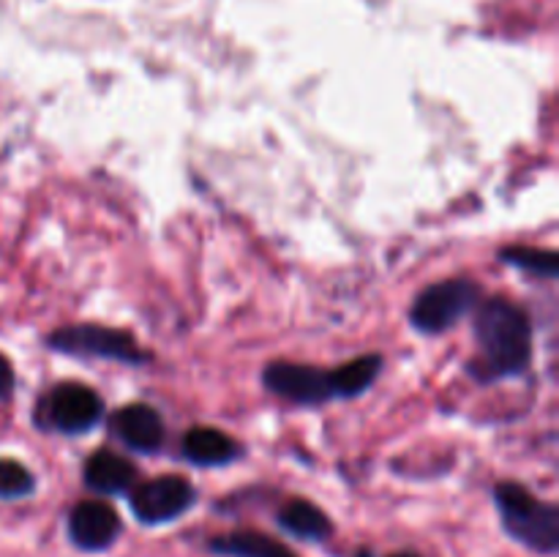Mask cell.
<instances>
[{
    "label": "cell",
    "mask_w": 559,
    "mask_h": 557,
    "mask_svg": "<svg viewBox=\"0 0 559 557\" xmlns=\"http://www.w3.org/2000/svg\"><path fill=\"white\" fill-rule=\"evenodd\" d=\"M478 355L469 360V375L480 382L522 375L533 358V325L522 306L506 298H491L475 315Z\"/></svg>",
    "instance_id": "1"
},
{
    "label": "cell",
    "mask_w": 559,
    "mask_h": 557,
    "mask_svg": "<svg viewBox=\"0 0 559 557\" xmlns=\"http://www.w3.org/2000/svg\"><path fill=\"white\" fill-rule=\"evenodd\" d=\"M508 535L540 555H555L559 546V508L530 495L519 484H500L495 491Z\"/></svg>",
    "instance_id": "2"
},
{
    "label": "cell",
    "mask_w": 559,
    "mask_h": 557,
    "mask_svg": "<svg viewBox=\"0 0 559 557\" xmlns=\"http://www.w3.org/2000/svg\"><path fill=\"white\" fill-rule=\"evenodd\" d=\"M49 349L74 358H107L120 360V364H145L147 353L136 344V339L129 331L107 325H66L49 333Z\"/></svg>",
    "instance_id": "3"
},
{
    "label": "cell",
    "mask_w": 559,
    "mask_h": 557,
    "mask_svg": "<svg viewBox=\"0 0 559 557\" xmlns=\"http://www.w3.org/2000/svg\"><path fill=\"white\" fill-rule=\"evenodd\" d=\"M480 289L478 284L469 278H445L415 298L413 309H409V322L415 331L420 333H442L448 328L456 325L462 317L478 306Z\"/></svg>",
    "instance_id": "4"
},
{
    "label": "cell",
    "mask_w": 559,
    "mask_h": 557,
    "mask_svg": "<svg viewBox=\"0 0 559 557\" xmlns=\"http://www.w3.org/2000/svg\"><path fill=\"white\" fill-rule=\"evenodd\" d=\"M102 396L82 382H60L44 396L38 407L41 426H49L60 435H85L102 420Z\"/></svg>",
    "instance_id": "5"
},
{
    "label": "cell",
    "mask_w": 559,
    "mask_h": 557,
    "mask_svg": "<svg viewBox=\"0 0 559 557\" xmlns=\"http://www.w3.org/2000/svg\"><path fill=\"white\" fill-rule=\"evenodd\" d=\"M197 491L183 475H156L131 491V511L142 524H164L189 511Z\"/></svg>",
    "instance_id": "6"
},
{
    "label": "cell",
    "mask_w": 559,
    "mask_h": 557,
    "mask_svg": "<svg viewBox=\"0 0 559 557\" xmlns=\"http://www.w3.org/2000/svg\"><path fill=\"white\" fill-rule=\"evenodd\" d=\"M262 382L271 393L287 399V402L304 404V407H317V404L333 399L328 371L309 364H287V360L267 364L262 371Z\"/></svg>",
    "instance_id": "7"
},
{
    "label": "cell",
    "mask_w": 559,
    "mask_h": 557,
    "mask_svg": "<svg viewBox=\"0 0 559 557\" xmlns=\"http://www.w3.org/2000/svg\"><path fill=\"white\" fill-rule=\"evenodd\" d=\"M120 524L118 511L104 500H82L69 513V535L74 546L85 552H102L118 541Z\"/></svg>",
    "instance_id": "8"
},
{
    "label": "cell",
    "mask_w": 559,
    "mask_h": 557,
    "mask_svg": "<svg viewBox=\"0 0 559 557\" xmlns=\"http://www.w3.org/2000/svg\"><path fill=\"white\" fill-rule=\"evenodd\" d=\"M109 431L123 440L131 451L156 453L164 446V420L151 404H126L109 418Z\"/></svg>",
    "instance_id": "9"
},
{
    "label": "cell",
    "mask_w": 559,
    "mask_h": 557,
    "mask_svg": "<svg viewBox=\"0 0 559 557\" xmlns=\"http://www.w3.org/2000/svg\"><path fill=\"white\" fill-rule=\"evenodd\" d=\"M180 453L197 467H222L240 457V446L216 426H194L183 435Z\"/></svg>",
    "instance_id": "10"
},
{
    "label": "cell",
    "mask_w": 559,
    "mask_h": 557,
    "mask_svg": "<svg viewBox=\"0 0 559 557\" xmlns=\"http://www.w3.org/2000/svg\"><path fill=\"white\" fill-rule=\"evenodd\" d=\"M136 467L109 448H98L85 462V484L98 495H123L134 486Z\"/></svg>",
    "instance_id": "11"
},
{
    "label": "cell",
    "mask_w": 559,
    "mask_h": 557,
    "mask_svg": "<svg viewBox=\"0 0 559 557\" xmlns=\"http://www.w3.org/2000/svg\"><path fill=\"white\" fill-rule=\"evenodd\" d=\"M207 546L224 557H298L282 541L257 533V530H238V533L218 535Z\"/></svg>",
    "instance_id": "12"
},
{
    "label": "cell",
    "mask_w": 559,
    "mask_h": 557,
    "mask_svg": "<svg viewBox=\"0 0 559 557\" xmlns=\"http://www.w3.org/2000/svg\"><path fill=\"white\" fill-rule=\"evenodd\" d=\"M278 524L289 535H298L304 541H325L333 533V524L328 519V513L322 508H317L314 502L304 500V497H295V500L284 502V508L278 511Z\"/></svg>",
    "instance_id": "13"
},
{
    "label": "cell",
    "mask_w": 559,
    "mask_h": 557,
    "mask_svg": "<svg viewBox=\"0 0 559 557\" xmlns=\"http://www.w3.org/2000/svg\"><path fill=\"white\" fill-rule=\"evenodd\" d=\"M382 366H385L382 355L371 353V355H360V358L347 360V364H342L338 369L328 371V377H331L333 399L360 396V393H364L366 388L380 377Z\"/></svg>",
    "instance_id": "14"
},
{
    "label": "cell",
    "mask_w": 559,
    "mask_h": 557,
    "mask_svg": "<svg viewBox=\"0 0 559 557\" xmlns=\"http://www.w3.org/2000/svg\"><path fill=\"white\" fill-rule=\"evenodd\" d=\"M500 260L522 271L538 273V276L557 278L559 276V257L549 249H535V246H508L500 251Z\"/></svg>",
    "instance_id": "15"
},
{
    "label": "cell",
    "mask_w": 559,
    "mask_h": 557,
    "mask_svg": "<svg viewBox=\"0 0 559 557\" xmlns=\"http://www.w3.org/2000/svg\"><path fill=\"white\" fill-rule=\"evenodd\" d=\"M36 481L33 473L16 459H0V497L5 500H14V497L31 495Z\"/></svg>",
    "instance_id": "16"
},
{
    "label": "cell",
    "mask_w": 559,
    "mask_h": 557,
    "mask_svg": "<svg viewBox=\"0 0 559 557\" xmlns=\"http://www.w3.org/2000/svg\"><path fill=\"white\" fill-rule=\"evenodd\" d=\"M11 388H14V369H11L9 360L0 355V399L9 396Z\"/></svg>",
    "instance_id": "17"
},
{
    "label": "cell",
    "mask_w": 559,
    "mask_h": 557,
    "mask_svg": "<svg viewBox=\"0 0 559 557\" xmlns=\"http://www.w3.org/2000/svg\"><path fill=\"white\" fill-rule=\"evenodd\" d=\"M393 557H418V555H413V552H399V555H393Z\"/></svg>",
    "instance_id": "18"
}]
</instances>
